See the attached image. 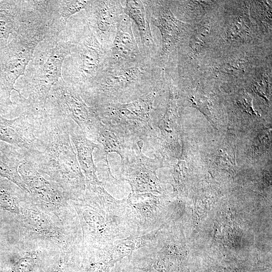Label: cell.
<instances>
[{
	"label": "cell",
	"mask_w": 272,
	"mask_h": 272,
	"mask_svg": "<svg viewBox=\"0 0 272 272\" xmlns=\"http://www.w3.org/2000/svg\"><path fill=\"white\" fill-rule=\"evenodd\" d=\"M33 123L37 150L25 158L57 183L66 196L78 194L84 189V181L71 141L70 119L46 111L35 117Z\"/></svg>",
	"instance_id": "6da1fadb"
},
{
	"label": "cell",
	"mask_w": 272,
	"mask_h": 272,
	"mask_svg": "<svg viewBox=\"0 0 272 272\" xmlns=\"http://www.w3.org/2000/svg\"><path fill=\"white\" fill-rule=\"evenodd\" d=\"M70 50V42L61 34L39 43L24 74L15 86L18 96L16 102L23 111L35 115L46 112L49 92L62 79V64Z\"/></svg>",
	"instance_id": "7a4b0ae2"
},
{
	"label": "cell",
	"mask_w": 272,
	"mask_h": 272,
	"mask_svg": "<svg viewBox=\"0 0 272 272\" xmlns=\"http://www.w3.org/2000/svg\"><path fill=\"white\" fill-rule=\"evenodd\" d=\"M60 34L71 44L62 64V79L84 98L107 66L110 50L99 41L83 11L69 19Z\"/></svg>",
	"instance_id": "3957f363"
},
{
	"label": "cell",
	"mask_w": 272,
	"mask_h": 272,
	"mask_svg": "<svg viewBox=\"0 0 272 272\" xmlns=\"http://www.w3.org/2000/svg\"><path fill=\"white\" fill-rule=\"evenodd\" d=\"M160 65L159 57L146 55L131 62L107 64L84 100L96 110L117 100L140 98L157 86Z\"/></svg>",
	"instance_id": "277c9868"
},
{
	"label": "cell",
	"mask_w": 272,
	"mask_h": 272,
	"mask_svg": "<svg viewBox=\"0 0 272 272\" xmlns=\"http://www.w3.org/2000/svg\"><path fill=\"white\" fill-rule=\"evenodd\" d=\"M50 35L48 28L29 24L0 48V102L8 110L13 111L16 105L11 96L12 91L17 92V81L24 74L39 43Z\"/></svg>",
	"instance_id": "5b68a950"
},
{
	"label": "cell",
	"mask_w": 272,
	"mask_h": 272,
	"mask_svg": "<svg viewBox=\"0 0 272 272\" xmlns=\"http://www.w3.org/2000/svg\"><path fill=\"white\" fill-rule=\"evenodd\" d=\"M47 112L75 122L84 133L97 137L100 128L99 113L88 105L78 91L60 79L51 89L46 104Z\"/></svg>",
	"instance_id": "8992f818"
},
{
	"label": "cell",
	"mask_w": 272,
	"mask_h": 272,
	"mask_svg": "<svg viewBox=\"0 0 272 272\" xmlns=\"http://www.w3.org/2000/svg\"><path fill=\"white\" fill-rule=\"evenodd\" d=\"M149 3L151 22L159 29L162 36V49L159 59L162 64L183 41L189 25L176 18L167 2L149 1Z\"/></svg>",
	"instance_id": "52a82bcc"
},
{
	"label": "cell",
	"mask_w": 272,
	"mask_h": 272,
	"mask_svg": "<svg viewBox=\"0 0 272 272\" xmlns=\"http://www.w3.org/2000/svg\"><path fill=\"white\" fill-rule=\"evenodd\" d=\"M83 11L99 41L110 50L117 26L125 14L122 1H89Z\"/></svg>",
	"instance_id": "ba28073f"
},
{
	"label": "cell",
	"mask_w": 272,
	"mask_h": 272,
	"mask_svg": "<svg viewBox=\"0 0 272 272\" xmlns=\"http://www.w3.org/2000/svg\"><path fill=\"white\" fill-rule=\"evenodd\" d=\"M0 141L21 149L26 154L37 150L33 116L23 112L12 119L0 114Z\"/></svg>",
	"instance_id": "9c48e42d"
},
{
	"label": "cell",
	"mask_w": 272,
	"mask_h": 272,
	"mask_svg": "<svg viewBox=\"0 0 272 272\" xmlns=\"http://www.w3.org/2000/svg\"><path fill=\"white\" fill-rule=\"evenodd\" d=\"M18 171L28 193L35 199L54 206L63 203L66 194L61 187L54 181L47 180L31 162L24 158Z\"/></svg>",
	"instance_id": "30bf717a"
},
{
	"label": "cell",
	"mask_w": 272,
	"mask_h": 272,
	"mask_svg": "<svg viewBox=\"0 0 272 272\" xmlns=\"http://www.w3.org/2000/svg\"><path fill=\"white\" fill-rule=\"evenodd\" d=\"M132 25L131 20L124 14L117 27L108 64L131 62L145 55L134 36Z\"/></svg>",
	"instance_id": "8fae6325"
},
{
	"label": "cell",
	"mask_w": 272,
	"mask_h": 272,
	"mask_svg": "<svg viewBox=\"0 0 272 272\" xmlns=\"http://www.w3.org/2000/svg\"><path fill=\"white\" fill-rule=\"evenodd\" d=\"M33 1H0V48L5 46L27 20Z\"/></svg>",
	"instance_id": "7c38bea8"
},
{
	"label": "cell",
	"mask_w": 272,
	"mask_h": 272,
	"mask_svg": "<svg viewBox=\"0 0 272 272\" xmlns=\"http://www.w3.org/2000/svg\"><path fill=\"white\" fill-rule=\"evenodd\" d=\"M124 13L136 24L139 31L143 53L147 56H157L156 45L151 29L149 1H125Z\"/></svg>",
	"instance_id": "4fadbf2b"
},
{
	"label": "cell",
	"mask_w": 272,
	"mask_h": 272,
	"mask_svg": "<svg viewBox=\"0 0 272 272\" xmlns=\"http://www.w3.org/2000/svg\"><path fill=\"white\" fill-rule=\"evenodd\" d=\"M74 123V121L70 120V135L77 151L80 167L91 184H97L92 153L98 145L89 140L80 128L76 126Z\"/></svg>",
	"instance_id": "5bb4252c"
},
{
	"label": "cell",
	"mask_w": 272,
	"mask_h": 272,
	"mask_svg": "<svg viewBox=\"0 0 272 272\" xmlns=\"http://www.w3.org/2000/svg\"><path fill=\"white\" fill-rule=\"evenodd\" d=\"M24 158V153L21 149L10 145H2L0 151V175L28 193L27 188L18 171Z\"/></svg>",
	"instance_id": "9a60e30c"
},
{
	"label": "cell",
	"mask_w": 272,
	"mask_h": 272,
	"mask_svg": "<svg viewBox=\"0 0 272 272\" xmlns=\"http://www.w3.org/2000/svg\"><path fill=\"white\" fill-rule=\"evenodd\" d=\"M26 224L35 232L45 237L59 236L58 231L46 215L34 207L25 208L23 212Z\"/></svg>",
	"instance_id": "2e32d148"
},
{
	"label": "cell",
	"mask_w": 272,
	"mask_h": 272,
	"mask_svg": "<svg viewBox=\"0 0 272 272\" xmlns=\"http://www.w3.org/2000/svg\"><path fill=\"white\" fill-rule=\"evenodd\" d=\"M251 33V23L248 14H241L235 17L227 31L229 39L238 41L246 38Z\"/></svg>",
	"instance_id": "e0dca14e"
},
{
	"label": "cell",
	"mask_w": 272,
	"mask_h": 272,
	"mask_svg": "<svg viewBox=\"0 0 272 272\" xmlns=\"http://www.w3.org/2000/svg\"><path fill=\"white\" fill-rule=\"evenodd\" d=\"M20 199L8 183L0 180V210L19 213Z\"/></svg>",
	"instance_id": "ac0fdd59"
},
{
	"label": "cell",
	"mask_w": 272,
	"mask_h": 272,
	"mask_svg": "<svg viewBox=\"0 0 272 272\" xmlns=\"http://www.w3.org/2000/svg\"><path fill=\"white\" fill-rule=\"evenodd\" d=\"M146 237L144 238V236L135 238H127L114 245L111 251L112 260L115 262L125 256L131 255L134 250L144 246Z\"/></svg>",
	"instance_id": "d6986e66"
},
{
	"label": "cell",
	"mask_w": 272,
	"mask_h": 272,
	"mask_svg": "<svg viewBox=\"0 0 272 272\" xmlns=\"http://www.w3.org/2000/svg\"><path fill=\"white\" fill-rule=\"evenodd\" d=\"M58 11L65 22L75 14L84 10L87 7L89 1L57 0Z\"/></svg>",
	"instance_id": "ffe728a7"
},
{
	"label": "cell",
	"mask_w": 272,
	"mask_h": 272,
	"mask_svg": "<svg viewBox=\"0 0 272 272\" xmlns=\"http://www.w3.org/2000/svg\"><path fill=\"white\" fill-rule=\"evenodd\" d=\"M37 254L30 252L20 258L8 272H32L37 263Z\"/></svg>",
	"instance_id": "44dd1931"
},
{
	"label": "cell",
	"mask_w": 272,
	"mask_h": 272,
	"mask_svg": "<svg viewBox=\"0 0 272 272\" xmlns=\"http://www.w3.org/2000/svg\"><path fill=\"white\" fill-rule=\"evenodd\" d=\"M190 100L193 106L202 112L208 118L211 119L212 116V104L208 98L201 95L197 97L192 96Z\"/></svg>",
	"instance_id": "7402d4cb"
},
{
	"label": "cell",
	"mask_w": 272,
	"mask_h": 272,
	"mask_svg": "<svg viewBox=\"0 0 272 272\" xmlns=\"http://www.w3.org/2000/svg\"><path fill=\"white\" fill-rule=\"evenodd\" d=\"M241 100L239 101L241 105L246 111L249 113L254 114L255 112L254 109L253 108L252 104V99L247 94H245L241 97Z\"/></svg>",
	"instance_id": "603a6c76"
},
{
	"label": "cell",
	"mask_w": 272,
	"mask_h": 272,
	"mask_svg": "<svg viewBox=\"0 0 272 272\" xmlns=\"http://www.w3.org/2000/svg\"><path fill=\"white\" fill-rule=\"evenodd\" d=\"M110 265L106 262H97L91 265L89 272H108Z\"/></svg>",
	"instance_id": "cb8c5ba5"
},
{
	"label": "cell",
	"mask_w": 272,
	"mask_h": 272,
	"mask_svg": "<svg viewBox=\"0 0 272 272\" xmlns=\"http://www.w3.org/2000/svg\"><path fill=\"white\" fill-rule=\"evenodd\" d=\"M52 272H63V269L62 265L60 264H58Z\"/></svg>",
	"instance_id": "d4e9b609"
},
{
	"label": "cell",
	"mask_w": 272,
	"mask_h": 272,
	"mask_svg": "<svg viewBox=\"0 0 272 272\" xmlns=\"http://www.w3.org/2000/svg\"><path fill=\"white\" fill-rule=\"evenodd\" d=\"M9 110L0 102V113L5 112Z\"/></svg>",
	"instance_id": "484cf974"
}]
</instances>
